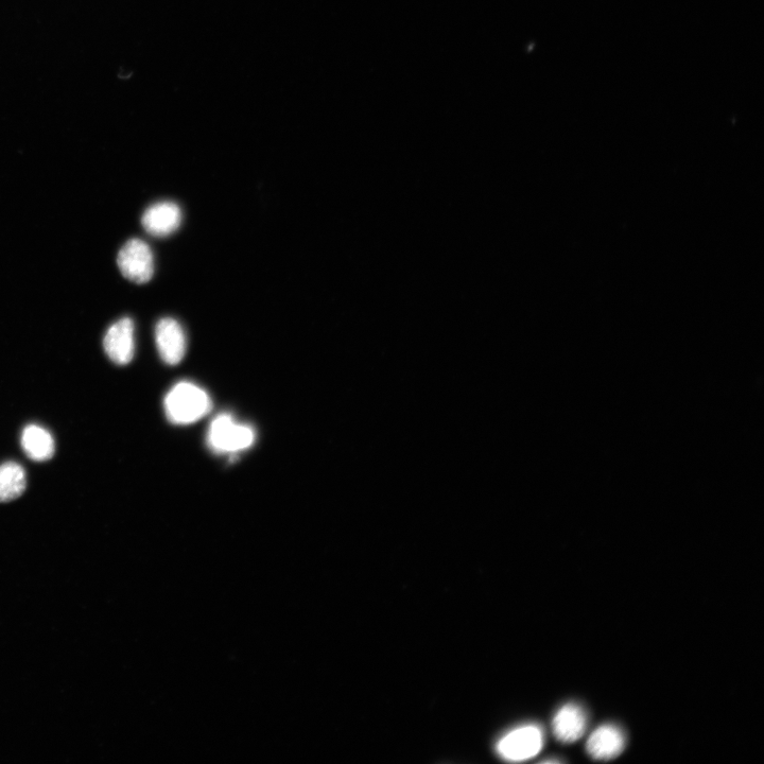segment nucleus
<instances>
[{
    "label": "nucleus",
    "mask_w": 764,
    "mask_h": 764,
    "mask_svg": "<svg viewBox=\"0 0 764 764\" xmlns=\"http://www.w3.org/2000/svg\"><path fill=\"white\" fill-rule=\"evenodd\" d=\"M624 733L613 724H605L590 735L586 750L590 757L596 760H611L618 757L625 749Z\"/></svg>",
    "instance_id": "8"
},
{
    "label": "nucleus",
    "mask_w": 764,
    "mask_h": 764,
    "mask_svg": "<svg viewBox=\"0 0 764 764\" xmlns=\"http://www.w3.org/2000/svg\"><path fill=\"white\" fill-rule=\"evenodd\" d=\"M254 441V429L238 424L230 414L218 415L207 432V445L217 454H236L250 448Z\"/></svg>",
    "instance_id": "2"
},
{
    "label": "nucleus",
    "mask_w": 764,
    "mask_h": 764,
    "mask_svg": "<svg viewBox=\"0 0 764 764\" xmlns=\"http://www.w3.org/2000/svg\"><path fill=\"white\" fill-rule=\"evenodd\" d=\"M156 346L168 366H177L186 354V336L181 324L171 318L162 319L155 327Z\"/></svg>",
    "instance_id": "5"
},
{
    "label": "nucleus",
    "mask_w": 764,
    "mask_h": 764,
    "mask_svg": "<svg viewBox=\"0 0 764 764\" xmlns=\"http://www.w3.org/2000/svg\"><path fill=\"white\" fill-rule=\"evenodd\" d=\"M181 208L172 202H161L148 208L142 218L147 233L155 237H166L175 233L181 225Z\"/></svg>",
    "instance_id": "7"
},
{
    "label": "nucleus",
    "mask_w": 764,
    "mask_h": 764,
    "mask_svg": "<svg viewBox=\"0 0 764 764\" xmlns=\"http://www.w3.org/2000/svg\"><path fill=\"white\" fill-rule=\"evenodd\" d=\"M27 480L24 468L16 462L0 465V502H9L23 495Z\"/></svg>",
    "instance_id": "11"
},
{
    "label": "nucleus",
    "mask_w": 764,
    "mask_h": 764,
    "mask_svg": "<svg viewBox=\"0 0 764 764\" xmlns=\"http://www.w3.org/2000/svg\"><path fill=\"white\" fill-rule=\"evenodd\" d=\"M544 733L540 726L529 724L517 727L514 731L502 737L497 745L498 755L507 761H526L543 749Z\"/></svg>",
    "instance_id": "3"
},
{
    "label": "nucleus",
    "mask_w": 764,
    "mask_h": 764,
    "mask_svg": "<svg viewBox=\"0 0 764 764\" xmlns=\"http://www.w3.org/2000/svg\"><path fill=\"white\" fill-rule=\"evenodd\" d=\"M25 454L33 461L44 462L55 455V440L51 433L38 425L27 426L21 439Z\"/></svg>",
    "instance_id": "10"
},
{
    "label": "nucleus",
    "mask_w": 764,
    "mask_h": 764,
    "mask_svg": "<svg viewBox=\"0 0 764 764\" xmlns=\"http://www.w3.org/2000/svg\"><path fill=\"white\" fill-rule=\"evenodd\" d=\"M587 723V715L581 706L566 704L553 719L554 736L563 743L576 742L584 736Z\"/></svg>",
    "instance_id": "9"
},
{
    "label": "nucleus",
    "mask_w": 764,
    "mask_h": 764,
    "mask_svg": "<svg viewBox=\"0 0 764 764\" xmlns=\"http://www.w3.org/2000/svg\"><path fill=\"white\" fill-rule=\"evenodd\" d=\"M117 264L121 274L135 284H146L152 279L153 253L147 243L141 239H131L121 248Z\"/></svg>",
    "instance_id": "4"
},
{
    "label": "nucleus",
    "mask_w": 764,
    "mask_h": 764,
    "mask_svg": "<svg viewBox=\"0 0 764 764\" xmlns=\"http://www.w3.org/2000/svg\"><path fill=\"white\" fill-rule=\"evenodd\" d=\"M104 351L118 366H127L135 354L134 323L123 318L114 323L103 340Z\"/></svg>",
    "instance_id": "6"
},
{
    "label": "nucleus",
    "mask_w": 764,
    "mask_h": 764,
    "mask_svg": "<svg viewBox=\"0 0 764 764\" xmlns=\"http://www.w3.org/2000/svg\"><path fill=\"white\" fill-rule=\"evenodd\" d=\"M164 406L169 422L176 425H188L210 413L213 404L210 395L203 389L184 381L169 391L165 397Z\"/></svg>",
    "instance_id": "1"
}]
</instances>
